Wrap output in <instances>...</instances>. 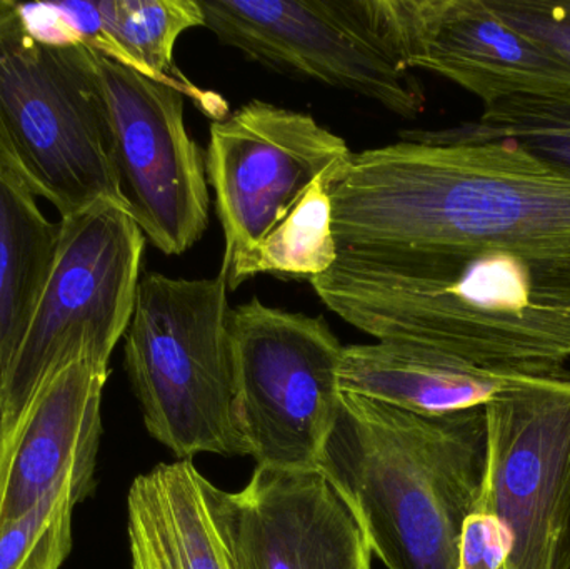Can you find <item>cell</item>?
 <instances>
[{
    "label": "cell",
    "mask_w": 570,
    "mask_h": 569,
    "mask_svg": "<svg viewBox=\"0 0 570 569\" xmlns=\"http://www.w3.org/2000/svg\"><path fill=\"white\" fill-rule=\"evenodd\" d=\"M325 307L377 341L488 370L564 376L570 256L504 247L338 249L308 279Z\"/></svg>",
    "instance_id": "obj_1"
},
{
    "label": "cell",
    "mask_w": 570,
    "mask_h": 569,
    "mask_svg": "<svg viewBox=\"0 0 570 569\" xmlns=\"http://www.w3.org/2000/svg\"><path fill=\"white\" fill-rule=\"evenodd\" d=\"M328 194L337 251L570 256V179L512 144L401 139L351 153Z\"/></svg>",
    "instance_id": "obj_2"
},
{
    "label": "cell",
    "mask_w": 570,
    "mask_h": 569,
    "mask_svg": "<svg viewBox=\"0 0 570 569\" xmlns=\"http://www.w3.org/2000/svg\"><path fill=\"white\" fill-rule=\"evenodd\" d=\"M488 458L484 408L422 416L344 393L317 471L387 569H459Z\"/></svg>",
    "instance_id": "obj_3"
},
{
    "label": "cell",
    "mask_w": 570,
    "mask_h": 569,
    "mask_svg": "<svg viewBox=\"0 0 570 569\" xmlns=\"http://www.w3.org/2000/svg\"><path fill=\"white\" fill-rule=\"evenodd\" d=\"M351 153L314 117L264 100L210 124L207 180L229 290L259 274L308 281L334 266L328 186Z\"/></svg>",
    "instance_id": "obj_4"
},
{
    "label": "cell",
    "mask_w": 570,
    "mask_h": 569,
    "mask_svg": "<svg viewBox=\"0 0 570 569\" xmlns=\"http://www.w3.org/2000/svg\"><path fill=\"white\" fill-rule=\"evenodd\" d=\"M0 170L60 217L122 193L96 52L43 42L0 7Z\"/></svg>",
    "instance_id": "obj_5"
},
{
    "label": "cell",
    "mask_w": 570,
    "mask_h": 569,
    "mask_svg": "<svg viewBox=\"0 0 570 569\" xmlns=\"http://www.w3.org/2000/svg\"><path fill=\"white\" fill-rule=\"evenodd\" d=\"M226 279L140 277L124 366L154 440L179 461L246 457Z\"/></svg>",
    "instance_id": "obj_6"
},
{
    "label": "cell",
    "mask_w": 570,
    "mask_h": 569,
    "mask_svg": "<svg viewBox=\"0 0 570 569\" xmlns=\"http://www.w3.org/2000/svg\"><path fill=\"white\" fill-rule=\"evenodd\" d=\"M146 236L127 207L100 200L60 217L49 276L22 343L0 380V423L47 371L76 357L109 367L136 307Z\"/></svg>",
    "instance_id": "obj_7"
},
{
    "label": "cell",
    "mask_w": 570,
    "mask_h": 569,
    "mask_svg": "<svg viewBox=\"0 0 570 569\" xmlns=\"http://www.w3.org/2000/svg\"><path fill=\"white\" fill-rule=\"evenodd\" d=\"M237 414L257 467L317 470L342 408L341 341L322 317L259 297L230 311Z\"/></svg>",
    "instance_id": "obj_8"
},
{
    "label": "cell",
    "mask_w": 570,
    "mask_h": 569,
    "mask_svg": "<svg viewBox=\"0 0 570 569\" xmlns=\"http://www.w3.org/2000/svg\"><path fill=\"white\" fill-rule=\"evenodd\" d=\"M204 27L256 62L417 117L424 90L389 49L374 0H199Z\"/></svg>",
    "instance_id": "obj_9"
},
{
    "label": "cell",
    "mask_w": 570,
    "mask_h": 569,
    "mask_svg": "<svg viewBox=\"0 0 570 569\" xmlns=\"http://www.w3.org/2000/svg\"><path fill=\"white\" fill-rule=\"evenodd\" d=\"M478 507L508 540L502 569H570V376H539L484 408Z\"/></svg>",
    "instance_id": "obj_10"
},
{
    "label": "cell",
    "mask_w": 570,
    "mask_h": 569,
    "mask_svg": "<svg viewBox=\"0 0 570 569\" xmlns=\"http://www.w3.org/2000/svg\"><path fill=\"white\" fill-rule=\"evenodd\" d=\"M122 193L144 236L167 256L209 226L206 156L184 122V96L96 53Z\"/></svg>",
    "instance_id": "obj_11"
},
{
    "label": "cell",
    "mask_w": 570,
    "mask_h": 569,
    "mask_svg": "<svg viewBox=\"0 0 570 569\" xmlns=\"http://www.w3.org/2000/svg\"><path fill=\"white\" fill-rule=\"evenodd\" d=\"M374 12L404 69L438 73L484 107L570 87V60L505 22L489 0H374Z\"/></svg>",
    "instance_id": "obj_12"
},
{
    "label": "cell",
    "mask_w": 570,
    "mask_h": 569,
    "mask_svg": "<svg viewBox=\"0 0 570 569\" xmlns=\"http://www.w3.org/2000/svg\"><path fill=\"white\" fill-rule=\"evenodd\" d=\"M227 521L237 569H371L361 524L321 471L257 467L227 493Z\"/></svg>",
    "instance_id": "obj_13"
},
{
    "label": "cell",
    "mask_w": 570,
    "mask_h": 569,
    "mask_svg": "<svg viewBox=\"0 0 570 569\" xmlns=\"http://www.w3.org/2000/svg\"><path fill=\"white\" fill-rule=\"evenodd\" d=\"M110 367L76 357L47 371L22 410L0 423V533L70 470L96 481Z\"/></svg>",
    "instance_id": "obj_14"
},
{
    "label": "cell",
    "mask_w": 570,
    "mask_h": 569,
    "mask_svg": "<svg viewBox=\"0 0 570 569\" xmlns=\"http://www.w3.org/2000/svg\"><path fill=\"white\" fill-rule=\"evenodd\" d=\"M132 569H237L227 521V491L193 461L157 464L127 494Z\"/></svg>",
    "instance_id": "obj_15"
},
{
    "label": "cell",
    "mask_w": 570,
    "mask_h": 569,
    "mask_svg": "<svg viewBox=\"0 0 570 569\" xmlns=\"http://www.w3.org/2000/svg\"><path fill=\"white\" fill-rule=\"evenodd\" d=\"M541 374L488 370L414 344L377 341L342 351V393L422 416L485 408Z\"/></svg>",
    "instance_id": "obj_16"
},
{
    "label": "cell",
    "mask_w": 570,
    "mask_h": 569,
    "mask_svg": "<svg viewBox=\"0 0 570 569\" xmlns=\"http://www.w3.org/2000/svg\"><path fill=\"white\" fill-rule=\"evenodd\" d=\"M59 23L67 42L193 97L213 122L229 116V106L219 94L199 89L174 67L179 37L204 27L199 0H72L62 3Z\"/></svg>",
    "instance_id": "obj_17"
},
{
    "label": "cell",
    "mask_w": 570,
    "mask_h": 569,
    "mask_svg": "<svg viewBox=\"0 0 570 569\" xmlns=\"http://www.w3.org/2000/svg\"><path fill=\"white\" fill-rule=\"evenodd\" d=\"M57 239L59 223H50L36 197L0 170V380L29 327Z\"/></svg>",
    "instance_id": "obj_18"
},
{
    "label": "cell",
    "mask_w": 570,
    "mask_h": 569,
    "mask_svg": "<svg viewBox=\"0 0 570 569\" xmlns=\"http://www.w3.org/2000/svg\"><path fill=\"white\" fill-rule=\"evenodd\" d=\"M424 143H508L570 179V87L499 100L474 122L442 130H402Z\"/></svg>",
    "instance_id": "obj_19"
},
{
    "label": "cell",
    "mask_w": 570,
    "mask_h": 569,
    "mask_svg": "<svg viewBox=\"0 0 570 569\" xmlns=\"http://www.w3.org/2000/svg\"><path fill=\"white\" fill-rule=\"evenodd\" d=\"M96 481L70 470L22 518L0 533V569H60L72 551V513Z\"/></svg>",
    "instance_id": "obj_20"
},
{
    "label": "cell",
    "mask_w": 570,
    "mask_h": 569,
    "mask_svg": "<svg viewBox=\"0 0 570 569\" xmlns=\"http://www.w3.org/2000/svg\"><path fill=\"white\" fill-rule=\"evenodd\" d=\"M489 3L505 22L570 60V0H489Z\"/></svg>",
    "instance_id": "obj_21"
},
{
    "label": "cell",
    "mask_w": 570,
    "mask_h": 569,
    "mask_svg": "<svg viewBox=\"0 0 570 569\" xmlns=\"http://www.w3.org/2000/svg\"><path fill=\"white\" fill-rule=\"evenodd\" d=\"M508 540L494 514L475 508L462 533L459 569H502Z\"/></svg>",
    "instance_id": "obj_22"
},
{
    "label": "cell",
    "mask_w": 570,
    "mask_h": 569,
    "mask_svg": "<svg viewBox=\"0 0 570 569\" xmlns=\"http://www.w3.org/2000/svg\"><path fill=\"white\" fill-rule=\"evenodd\" d=\"M3 2H6V0H0V7L3 6Z\"/></svg>",
    "instance_id": "obj_23"
}]
</instances>
